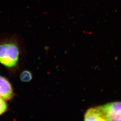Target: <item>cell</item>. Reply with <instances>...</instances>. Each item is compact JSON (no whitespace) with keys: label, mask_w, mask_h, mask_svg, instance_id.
I'll return each instance as SVG.
<instances>
[{"label":"cell","mask_w":121,"mask_h":121,"mask_svg":"<svg viewBox=\"0 0 121 121\" xmlns=\"http://www.w3.org/2000/svg\"><path fill=\"white\" fill-rule=\"evenodd\" d=\"M20 56L19 47L15 39H0V64L8 69L17 66Z\"/></svg>","instance_id":"obj_1"},{"label":"cell","mask_w":121,"mask_h":121,"mask_svg":"<svg viewBox=\"0 0 121 121\" xmlns=\"http://www.w3.org/2000/svg\"><path fill=\"white\" fill-rule=\"evenodd\" d=\"M105 121H121V101L102 105Z\"/></svg>","instance_id":"obj_2"},{"label":"cell","mask_w":121,"mask_h":121,"mask_svg":"<svg viewBox=\"0 0 121 121\" xmlns=\"http://www.w3.org/2000/svg\"><path fill=\"white\" fill-rule=\"evenodd\" d=\"M14 96L13 87L9 80L0 75V97L5 100L12 99Z\"/></svg>","instance_id":"obj_3"},{"label":"cell","mask_w":121,"mask_h":121,"mask_svg":"<svg viewBox=\"0 0 121 121\" xmlns=\"http://www.w3.org/2000/svg\"><path fill=\"white\" fill-rule=\"evenodd\" d=\"M85 121H105L102 106H96L87 110L84 116Z\"/></svg>","instance_id":"obj_4"},{"label":"cell","mask_w":121,"mask_h":121,"mask_svg":"<svg viewBox=\"0 0 121 121\" xmlns=\"http://www.w3.org/2000/svg\"><path fill=\"white\" fill-rule=\"evenodd\" d=\"M20 79L23 82H29L32 79V74L29 70H24L20 75Z\"/></svg>","instance_id":"obj_5"},{"label":"cell","mask_w":121,"mask_h":121,"mask_svg":"<svg viewBox=\"0 0 121 121\" xmlns=\"http://www.w3.org/2000/svg\"><path fill=\"white\" fill-rule=\"evenodd\" d=\"M8 109V105L6 100L0 97V116L3 114Z\"/></svg>","instance_id":"obj_6"}]
</instances>
